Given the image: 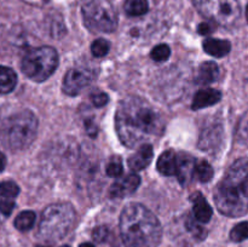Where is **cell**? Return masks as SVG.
<instances>
[{"instance_id":"cell-1","label":"cell","mask_w":248,"mask_h":247,"mask_svg":"<svg viewBox=\"0 0 248 247\" xmlns=\"http://www.w3.org/2000/svg\"><path fill=\"white\" fill-rule=\"evenodd\" d=\"M115 128L124 145L135 148L164 132V119L148 102L130 97L121 102L115 115Z\"/></svg>"},{"instance_id":"cell-2","label":"cell","mask_w":248,"mask_h":247,"mask_svg":"<svg viewBox=\"0 0 248 247\" xmlns=\"http://www.w3.org/2000/svg\"><path fill=\"white\" fill-rule=\"evenodd\" d=\"M218 211L228 217H241L248 212V157L230 166L215 191Z\"/></svg>"},{"instance_id":"cell-3","label":"cell","mask_w":248,"mask_h":247,"mask_svg":"<svg viewBox=\"0 0 248 247\" xmlns=\"http://www.w3.org/2000/svg\"><path fill=\"white\" fill-rule=\"evenodd\" d=\"M120 234L126 247H157L161 240V225L145 206L130 203L121 212Z\"/></svg>"},{"instance_id":"cell-4","label":"cell","mask_w":248,"mask_h":247,"mask_svg":"<svg viewBox=\"0 0 248 247\" xmlns=\"http://www.w3.org/2000/svg\"><path fill=\"white\" fill-rule=\"evenodd\" d=\"M38 120L29 110L14 114L0 127V143L10 150H23L35 139Z\"/></svg>"},{"instance_id":"cell-5","label":"cell","mask_w":248,"mask_h":247,"mask_svg":"<svg viewBox=\"0 0 248 247\" xmlns=\"http://www.w3.org/2000/svg\"><path fill=\"white\" fill-rule=\"evenodd\" d=\"M75 218V210L70 203L58 202L47 206L39 223V236L50 242L61 240L72 229Z\"/></svg>"},{"instance_id":"cell-6","label":"cell","mask_w":248,"mask_h":247,"mask_svg":"<svg viewBox=\"0 0 248 247\" xmlns=\"http://www.w3.org/2000/svg\"><path fill=\"white\" fill-rule=\"evenodd\" d=\"M58 65V55L50 46L31 48L22 60V72L33 81H45Z\"/></svg>"},{"instance_id":"cell-7","label":"cell","mask_w":248,"mask_h":247,"mask_svg":"<svg viewBox=\"0 0 248 247\" xmlns=\"http://www.w3.org/2000/svg\"><path fill=\"white\" fill-rule=\"evenodd\" d=\"M82 17L85 26L97 33H111L118 27V14L109 0H87Z\"/></svg>"},{"instance_id":"cell-8","label":"cell","mask_w":248,"mask_h":247,"mask_svg":"<svg viewBox=\"0 0 248 247\" xmlns=\"http://www.w3.org/2000/svg\"><path fill=\"white\" fill-rule=\"evenodd\" d=\"M193 2L203 17L224 27L234 26L241 15L237 0H193Z\"/></svg>"},{"instance_id":"cell-9","label":"cell","mask_w":248,"mask_h":247,"mask_svg":"<svg viewBox=\"0 0 248 247\" xmlns=\"http://www.w3.org/2000/svg\"><path fill=\"white\" fill-rule=\"evenodd\" d=\"M93 77V72L87 68H72L63 79V92L69 96H77L91 84Z\"/></svg>"},{"instance_id":"cell-10","label":"cell","mask_w":248,"mask_h":247,"mask_svg":"<svg viewBox=\"0 0 248 247\" xmlns=\"http://www.w3.org/2000/svg\"><path fill=\"white\" fill-rule=\"evenodd\" d=\"M223 127L219 123H211L201 131L199 148L206 152L216 150L222 143Z\"/></svg>"},{"instance_id":"cell-11","label":"cell","mask_w":248,"mask_h":247,"mask_svg":"<svg viewBox=\"0 0 248 247\" xmlns=\"http://www.w3.org/2000/svg\"><path fill=\"white\" fill-rule=\"evenodd\" d=\"M140 184V178L138 174L130 173L124 178L116 181L113 185L110 186L111 198H125V196L131 195L138 189Z\"/></svg>"},{"instance_id":"cell-12","label":"cell","mask_w":248,"mask_h":247,"mask_svg":"<svg viewBox=\"0 0 248 247\" xmlns=\"http://www.w3.org/2000/svg\"><path fill=\"white\" fill-rule=\"evenodd\" d=\"M195 171V159L186 153L178 154V170L177 174L178 181L182 185H186L194 178Z\"/></svg>"},{"instance_id":"cell-13","label":"cell","mask_w":248,"mask_h":247,"mask_svg":"<svg viewBox=\"0 0 248 247\" xmlns=\"http://www.w3.org/2000/svg\"><path fill=\"white\" fill-rule=\"evenodd\" d=\"M153 155H154L153 145L149 144V143H145V144L140 145L137 153L128 159V166L132 171H140L152 162Z\"/></svg>"},{"instance_id":"cell-14","label":"cell","mask_w":248,"mask_h":247,"mask_svg":"<svg viewBox=\"0 0 248 247\" xmlns=\"http://www.w3.org/2000/svg\"><path fill=\"white\" fill-rule=\"evenodd\" d=\"M222 98V93L220 91L215 89H203L200 90L198 93L195 94L193 99V104L191 108L194 110H199V109L207 108V107L213 106V104L218 103Z\"/></svg>"},{"instance_id":"cell-15","label":"cell","mask_w":248,"mask_h":247,"mask_svg":"<svg viewBox=\"0 0 248 247\" xmlns=\"http://www.w3.org/2000/svg\"><path fill=\"white\" fill-rule=\"evenodd\" d=\"M193 212L195 219L200 222L201 224L208 223L212 218V207H211L210 203L207 202V200H206L202 194L196 193L193 196Z\"/></svg>"},{"instance_id":"cell-16","label":"cell","mask_w":248,"mask_h":247,"mask_svg":"<svg viewBox=\"0 0 248 247\" xmlns=\"http://www.w3.org/2000/svg\"><path fill=\"white\" fill-rule=\"evenodd\" d=\"M156 166L164 176H176L178 170V154L173 150H166L160 155Z\"/></svg>"},{"instance_id":"cell-17","label":"cell","mask_w":248,"mask_h":247,"mask_svg":"<svg viewBox=\"0 0 248 247\" xmlns=\"http://www.w3.org/2000/svg\"><path fill=\"white\" fill-rule=\"evenodd\" d=\"M203 50L213 57H224L232 50V44L227 40L210 38L203 41Z\"/></svg>"},{"instance_id":"cell-18","label":"cell","mask_w":248,"mask_h":247,"mask_svg":"<svg viewBox=\"0 0 248 247\" xmlns=\"http://www.w3.org/2000/svg\"><path fill=\"white\" fill-rule=\"evenodd\" d=\"M219 77V69L215 62H205L199 68L198 81L200 84H212Z\"/></svg>"},{"instance_id":"cell-19","label":"cell","mask_w":248,"mask_h":247,"mask_svg":"<svg viewBox=\"0 0 248 247\" xmlns=\"http://www.w3.org/2000/svg\"><path fill=\"white\" fill-rule=\"evenodd\" d=\"M17 75L11 68L0 65V93H9L16 87Z\"/></svg>"},{"instance_id":"cell-20","label":"cell","mask_w":248,"mask_h":247,"mask_svg":"<svg viewBox=\"0 0 248 247\" xmlns=\"http://www.w3.org/2000/svg\"><path fill=\"white\" fill-rule=\"evenodd\" d=\"M213 169L206 160H198L195 162V171H194V178L200 181L201 183H207L212 179Z\"/></svg>"},{"instance_id":"cell-21","label":"cell","mask_w":248,"mask_h":247,"mask_svg":"<svg viewBox=\"0 0 248 247\" xmlns=\"http://www.w3.org/2000/svg\"><path fill=\"white\" fill-rule=\"evenodd\" d=\"M124 9L128 16H142L149 10L147 0H126Z\"/></svg>"},{"instance_id":"cell-22","label":"cell","mask_w":248,"mask_h":247,"mask_svg":"<svg viewBox=\"0 0 248 247\" xmlns=\"http://www.w3.org/2000/svg\"><path fill=\"white\" fill-rule=\"evenodd\" d=\"M34 223H35V213L33 211H23L15 219V227L19 232H27L31 229Z\"/></svg>"},{"instance_id":"cell-23","label":"cell","mask_w":248,"mask_h":247,"mask_svg":"<svg viewBox=\"0 0 248 247\" xmlns=\"http://www.w3.org/2000/svg\"><path fill=\"white\" fill-rule=\"evenodd\" d=\"M19 194V188L15 182L6 181L0 183V199H12L14 200Z\"/></svg>"},{"instance_id":"cell-24","label":"cell","mask_w":248,"mask_h":247,"mask_svg":"<svg viewBox=\"0 0 248 247\" xmlns=\"http://www.w3.org/2000/svg\"><path fill=\"white\" fill-rule=\"evenodd\" d=\"M124 167H123V161L119 156H113L108 161L106 167V172L109 177H113V178H116V177H120L123 174Z\"/></svg>"},{"instance_id":"cell-25","label":"cell","mask_w":248,"mask_h":247,"mask_svg":"<svg viewBox=\"0 0 248 247\" xmlns=\"http://www.w3.org/2000/svg\"><path fill=\"white\" fill-rule=\"evenodd\" d=\"M246 239H248V222L239 223L230 232V240L234 242H241Z\"/></svg>"},{"instance_id":"cell-26","label":"cell","mask_w":248,"mask_h":247,"mask_svg":"<svg viewBox=\"0 0 248 247\" xmlns=\"http://www.w3.org/2000/svg\"><path fill=\"white\" fill-rule=\"evenodd\" d=\"M201 223L198 222V220L195 219V217L194 218H188L186 219V229L189 230V232L193 234V236H195L196 239L199 240H202L206 237V234H207V232H206L205 228L202 227V225H200Z\"/></svg>"},{"instance_id":"cell-27","label":"cell","mask_w":248,"mask_h":247,"mask_svg":"<svg viewBox=\"0 0 248 247\" xmlns=\"http://www.w3.org/2000/svg\"><path fill=\"white\" fill-rule=\"evenodd\" d=\"M236 138L240 143L248 145V111L240 119L236 128Z\"/></svg>"},{"instance_id":"cell-28","label":"cell","mask_w":248,"mask_h":247,"mask_svg":"<svg viewBox=\"0 0 248 247\" xmlns=\"http://www.w3.org/2000/svg\"><path fill=\"white\" fill-rule=\"evenodd\" d=\"M109 48H110V44L106 39H97L92 43L91 46V52L92 55L96 56V57H103L107 53L109 52Z\"/></svg>"},{"instance_id":"cell-29","label":"cell","mask_w":248,"mask_h":247,"mask_svg":"<svg viewBox=\"0 0 248 247\" xmlns=\"http://www.w3.org/2000/svg\"><path fill=\"white\" fill-rule=\"evenodd\" d=\"M170 55H171V50L166 44H160V45L155 46L150 52L152 58L156 62H164L170 57Z\"/></svg>"},{"instance_id":"cell-30","label":"cell","mask_w":248,"mask_h":247,"mask_svg":"<svg viewBox=\"0 0 248 247\" xmlns=\"http://www.w3.org/2000/svg\"><path fill=\"white\" fill-rule=\"evenodd\" d=\"M91 101L94 107H103L108 103L109 98L107 93H104V92H101V91H97L94 92V93H92Z\"/></svg>"},{"instance_id":"cell-31","label":"cell","mask_w":248,"mask_h":247,"mask_svg":"<svg viewBox=\"0 0 248 247\" xmlns=\"http://www.w3.org/2000/svg\"><path fill=\"white\" fill-rule=\"evenodd\" d=\"M92 236H93L94 241L97 242H104L109 236V230L108 228L102 225V227H97L96 229L92 232Z\"/></svg>"},{"instance_id":"cell-32","label":"cell","mask_w":248,"mask_h":247,"mask_svg":"<svg viewBox=\"0 0 248 247\" xmlns=\"http://www.w3.org/2000/svg\"><path fill=\"white\" fill-rule=\"evenodd\" d=\"M15 207V201L12 199H0V213L4 216L11 215Z\"/></svg>"},{"instance_id":"cell-33","label":"cell","mask_w":248,"mask_h":247,"mask_svg":"<svg viewBox=\"0 0 248 247\" xmlns=\"http://www.w3.org/2000/svg\"><path fill=\"white\" fill-rule=\"evenodd\" d=\"M213 31H215V28H213V24L211 22H203V23L199 24L198 31L200 34H202V35H208Z\"/></svg>"},{"instance_id":"cell-34","label":"cell","mask_w":248,"mask_h":247,"mask_svg":"<svg viewBox=\"0 0 248 247\" xmlns=\"http://www.w3.org/2000/svg\"><path fill=\"white\" fill-rule=\"evenodd\" d=\"M85 127H86L87 133H89L91 137H94L97 135V126L96 124L92 120H86L85 121Z\"/></svg>"},{"instance_id":"cell-35","label":"cell","mask_w":248,"mask_h":247,"mask_svg":"<svg viewBox=\"0 0 248 247\" xmlns=\"http://www.w3.org/2000/svg\"><path fill=\"white\" fill-rule=\"evenodd\" d=\"M5 166H6V157L2 153H0V172L4 171Z\"/></svg>"},{"instance_id":"cell-36","label":"cell","mask_w":248,"mask_h":247,"mask_svg":"<svg viewBox=\"0 0 248 247\" xmlns=\"http://www.w3.org/2000/svg\"><path fill=\"white\" fill-rule=\"evenodd\" d=\"M80 247H94V246L92 244H90V242H85V244L80 245Z\"/></svg>"},{"instance_id":"cell-37","label":"cell","mask_w":248,"mask_h":247,"mask_svg":"<svg viewBox=\"0 0 248 247\" xmlns=\"http://www.w3.org/2000/svg\"><path fill=\"white\" fill-rule=\"evenodd\" d=\"M246 15H247V21H248V6H247V11H246Z\"/></svg>"},{"instance_id":"cell-38","label":"cell","mask_w":248,"mask_h":247,"mask_svg":"<svg viewBox=\"0 0 248 247\" xmlns=\"http://www.w3.org/2000/svg\"><path fill=\"white\" fill-rule=\"evenodd\" d=\"M36 247H46V246H36Z\"/></svg>"},{"instance_id":"cell-39","label":"cell","mask_w":248,"mask_h":247,"mask_svg":"<svg viewBox=\"0 0 248 247\" xmlns=\"http://www.w3.org/2000/svg\"><path fill=\"white\" fill-rule=\"evenodd\" d=\"M62 247H70V246H62Z\"/></svg>"}]
</instances>
